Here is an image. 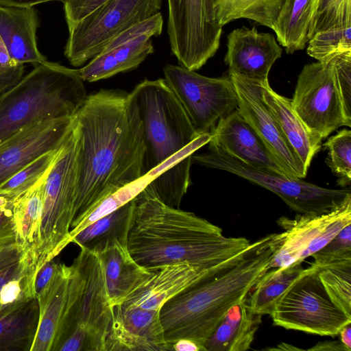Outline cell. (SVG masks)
<instances>
[{"mask_svg": "<svg viewBox=\"0 0 351 351\" xmlns=\"http://www.w3.org/2000/svg\"><path fill=\"white\" fill-rule=\"evenodd\" d=\"M12 202L8 197L0 195V208L12 205Z\"/></svg>", "mask_w": 351, "mask_h": 351, "instance_id": "54", "label": "cell"}, {"mask_svg": "<svg viewBox=\"0 0 351 351\" xmlns=\"http://www.w3.org/2000/svg\"><path fill=\"white\" fill-rule=\"evenodd\" d=\"M291 103L313 133L325 138L337 128L351 127L343 108L332 60L306 64L297 80Z\"/></svg>", "mask_w": 351, "mask_h": 351, "instance_id": "12", "label": "cell"}, {"mask_svg": "<svg viewBox=\"0 0 351 351\" xmlns=\"http://www.w3.org/2000/svg\"><path fill=\"white\" fill-rule=\"evenodd\" d=\"M130 95L143 125L145 176L200 135L165 79H145Z\"/></svg>", "mask_w": 351, "mask_h": 351, "instance_id": "5", "label": "cell"}, {"mask_svg": "<svg viewBox=\"0 0 351 351\" xmlns=\"http://www.w3.org/2000/svg\"><path fill=\"white\" fill-rule=\"evenodd\" d=\"M315 265L318 277L332 302L351 316V260Z\"/></svg>", "mask_w": 351, "mask_h": 351, "instance_id": "36", "label": "cell"}, {"mask_svg": "<svg viewBox=\"0 0 351 351\" xmlns=\"http://www.w3.org/2000/svg\"><path fill=\"white\" fill-rule=\"evenodd\" d=\"M38 24L34 7L0 5V37L17 63L34 65L47 60L37 46Z\"/></svg>", "mask_w": 351, "mask_h": 351, "instance_id": "23", "label": "cell"}, {"mask_svg": "<svg viewBox=\"0 0 351 351\" xmlns=\"http://www.w3.org/2000/svg\"><path fill=\"white\" fill-rule=\"evenodd\" d=\"M210 134L208 146L219 148L250 166L288 176L237 109L219 119Z\"/></svg>", "mask_w": 351, "mask_h": 351, "instance_id": "21", "label": "cell"}, {"mask_svg": "<svg viewBox=\"0 0 351 351\" xmlns=\"http://www.w3.org/2000/svg\"><path fill=\"white\" fill-rule=\"evenodd\" d=\"M136 198L84 228L71 238V243L100 254L116 245L128 246L136 213Z\"/></svg>", "mask_w": 351, "mask_h": 351, "instance_id": "28", "label": "cell"}, {"mask_svg": "<svg viewBox=\"0 0 351 351\" xmlns=\"http://www.w3.org/2000/svg\"><path fill=\"white\" fill-rule=\"evenodd\" d=\"M75 261L82 273L83 283L61 341L69 332L77 330L88 337L93 351H106L113 307L108 298L102 262L98 254L85 250H81Z\"/></svg>", "mask_w": 351, "mask_h": 351, "instance_id": "13", "label": "cell"}, {"mask_svg": "<svg viewBox=\"0 0 351 351\" xmlns=\"http://www.w3.org/2000/svg\"><path fill=\"white\" fill-rule=\"evenodd\" d=\"M313 263L323 265L351 260V223L343 227L326 245L314 253Z\"/></svg>", "mask_w": 351, "mask_h": 351, "instance_id": "41", "label": "cell"}, {"mask_svg": "<svg viewBox=\"0 0 351 351\" xmlns=\"http://www.w3.org/2000/svg\"><path fill=\"white\" fill-rule=\"evenodd\" d=\"M331 60L343 108L351 118V53L339 55Z\"/></svg>", "mask_w": 351, "mask_h": 351, "instance_id": "43", "label": "cell"}, {"mask_svg": "<svg viewBox=\"0 0 351 351\" xmlns=\"http://www.w3.org/2000/svg\"><path fill=\"white\" fill-rule=\"evenodd\" d=\"M79 69L45 61L0 95V143L34 123L73 117L87 94Z\"/></svg>", "mask_w": 351, "mask_h": 351, "instance_id": "4", "label": "cell"}, {"mask_svg": "<svg viewBox=\"0 0 351 351\" xmlns=\"http://www.w3.org/2000/svg\"><path fill=\"white\" fill-rule=\"evenodd\" d=\"M227 48L228 73L259 83L269 82L270 69L282 51L273 34L245 26L228 35Z\"/></svg>", "mask_w": 351, "mask_h": 351, "instance_id": "20", "label": "cell"}, {"mask_svg": "<svg viewBox=\"0 0 351 351\" xmlns=\"http://www.w3.org/2000/svg\"><path fill=\"white\" fill-rule=\"evenodd\" d=\"M285 0H215L219 24L247 19L272 29Z\"/></svg>", "mask_w": 351, "mask_h": 351, "instance_id": "34", "label": "cell"}, {"mask_svg": "<svg viewBox=\"0 0 351 351\" xmlns=\"http://www.w3.org/2000/svg\"><path fill=\"white\" fill-rule=\"evenodd\" d=\"M338 335L340 336L341 342L349 351H351V323L343 326Z\"/></svg>", "mask_w": 351, "mask_h": 351, "instance_id": "52", "label": "cell"}, {"mask_svg": "<svg viewBox=\"0 0 351 351\" xmlns=\"http://www.w3.org/2000/svg\"><path fill=\"white\" fill-rule=\"evenodd\" d=\"M223 268L206 269L190 264H175L152 269L149 279L121 304L160 311L168 300Z\"/></svg>", "mask_w": 351, "mask_h": 351, "instance_id": "22", "label": "cell"}, {"mask_svg": "<svg viewBox=\"0 0 351 351\" xmlns=\"http://www.w3.org/2000/svg\"><path fill=\"white\" fill-rule=\"evenodd\" d=\"M13 226L12 205L0 208V234Z\"/></svg>", "mask_w": 351, "mask_h": 351, "instance_id": "50", "label": "cell"}, {"mask_svg": "<svg viewBox=\"0 0 351 351\" xmlns=\"http://www.w3.org/2000/svg\"><path fill=\"white\" fill-rule=\"evenodd\" d=\"M162 27L163 18L162 14L159 12L152 16L132 25L120 33L106 45L102 51L110 49L144 35L151 37L158 36L161 34Z\"/></svg>", "mask_w": 351, "mask_h": 351, "instance_id": "42", "label": "cell"}, {"mask_svg": "<svg viewBox=\"0 0 351 351\" xmlns=\"http://www.w3.org/2000/svg\"><path fill=\"white\" fill-rule=\"evenodd\" d=\"M154 51L152 37L144 35L101 52L79 72L84 82L104 80L137 68Z\"/></svg>", "mask_w": 351, "mask_h": 351, "instance_id": "29", "label": "cell"}, {"mask_svg": "<svg viewBox=\"0 0 351 351\" xmlns=\"http://www.w3.org/2000/svg\"><path fill=\"white\" fill-rule=\"evenodd\" d=\"M22 64L15 62L10 56L8 51L0 37V73H9Z\"/></svg>", "mask_w": 351, "mask_h": 351, "instance_id": "47", "label": "cell"}, {"mask_svg": "<svg viewBox=\"0 0 351 351\" xmlns=\"http://www.w3.org/2000/svg\"><path fill=\"white\" fill-rule=\"evenodd\" d=\"M311 351H349L341 341H326L318 342L308 349Z\"/></svg>", "mask_w": 351, "mask_h": 351, "instance_id": "49", "label": "cell"}, {"mask_svg": "<svg viewBox=\"0 0 351 351\" xmlns=\"http://www.w3.org/2000/svg\"><path fill=\"white\" fill-rule=\"evenodd\" d=\"M245 299L226 312L204 343V351H245L250 348L263 315L254 312Z\"/></svg>", "mask_w": 351, "mask_h": 351, "instance_id": "27", "label": "cell"}, {"mask_svg": "<svg viewBox=\"0 0 351 351\" xmlns=\"http://www.w3.org/2000/svg\"><path fill=\"white\" fill-rule=\"evenodd\" d=\"M228 74L235 90L237 109L240 114L262 138L288 176L305 178L308 170L286 141L263 99L261 83L236 74Z\"/></svg>", "mask_w": 351, "mask_h": 351, "instance_id": "15", "label": "cell"}, {"mask_svg": "<svg viewBox=\"0 0 351 351\" xmlns=\"http://www.w3.org/2000/svg\"><path fill=\"white\" fill-rule=\"evenodd\" d=\"M155 178V176L149 172L138 180L99 200L89 208L78 220L71 224V241L72 237L86 226L136 198Z\"/></svg>", "mask_w": 351, "mask_h": 351, "instance_id": "35", "label": "cell"}, {"mask_svg": "<svg viewBox=\"0 0 351 351\" xmlns=\"http://www.w3.org/2000/svg\"><path fill=\"white\" fill-rule=\"evenodd\" d=\"M308 43V56L323 64L339 55L351 53V23L317 32Z\"/></svg>", "mask_w": 351, "mask_h": 351, "instance_id": "37", "label": "cell"}, {"mask_svg": "<svg viewBox=\"0 0 351 351\" xmlns=\"http://www.w3.org/2000/svg\"><path fill=\"white\" fill-rule=\"evenodd\" d=\"M74 118L49 119L30 125L0 143V185L29 163L59 149Z\"/></svg>", "mask_w": 351, "mask_h": 351, "instance_id": "16", "label": "cell"}, {"mask_svg": "<svg viewBox=\"0 0 351 351\" xmlns=\"http://www.w3.org/2000/svg\"><path fill=\"white\" fill-rule=\"evenodd\" d=\"M50 168L33 186L12 202L16 237L21 243L32 247L34 252L40 235L45 184Z\"/></svg>", "mask_w": 351, "mask_h": 351, "instance_id": "32", "label": "cell"}, {"mask_svg": "<svg viewBox=\"0 0 351 351\" xmlns=\"http://www.w3.org/2000/svg\"><path fill=\"white\" fill-rule=\"evenodd\" d=\"M36 258L32 247L21 243L14 226L0 234V313L36 298Z\"/></svg>", "mask_w": 351, "mask_h": 351, "instance_id": "18", "label": "cell"}, {"mask_svg": "<svg viewBox=\"0 0 351 351\" xmlns=\"http://www.w3.org/2000/svg\"><path fill=\"white\" fill-rule=\"evenodd\" d=\"M210 134L199 136L182 149L176 153L149 172L156 177L146 186L164 204L179 208L191 184L190 169L195 151L208 144Z\"/></svg>", "mask_w": 351, "mask_h": 351, "instance_id": "24", "label": "cell"}, {"mask_svg": "<svg viewBox=\"0 0 351 351\" xmlns=\"http://www.w3.org/2000/svg\"><path fill=\"white\" fill-rule=\"evenodd\" d=\"M83 283L77 263L58 264L50 282L37 295L39 318L30 351H57Z\"/></svg>", "mask_w": 351, "mask_h": 351, "instance_id": "14", "label": "cell"}, {"mask_svg": "<svg viewBox=\"0 0 351 351\" xmlns=\"http://www.w3.org/2000/svg\"><path fill=\"white\" fill-rule=\"evenodd\" d=\"M136 201L128 249L138 264L149 269L175 264L221 269L239 259L253 245L245 237L223 236L216 225L168 206L145 189Z\"/></svg>", "mask_w": 351, "mask_h": 351, "instance_id": "2", "label": "cell"}, {"mask_svg": "<svg viewBox=\"0 0 351 351\" xmlns=\"http://www.w3.org/2000/svg\"><path fill=\"white\" fill-rule=\"evenodd\" d=\"M77 136L74 219L105 196L143 176L142 122L130 93L100 89L75 115ZM71 223V224H72Z\"/></svg>", "mask_w": 351, "mask_h": 351, "instance_id": "1", "label": "cell"}, {"mask_svg": "<svg viewBox=\"0 0 351 351\" xmlns=\"http://www.w3.org/2000/svg\"><path fill=\"white\" fill-rule=\"evenodd\" d=\"M263 99L287 143L308 170L320 150L322 139L305 125L293 110L291 99L275 92L269 83H261Z\"/></svg>", "mask_w": 351, "mask_h": 351, "instance_id": "25", "label": "cell"}, {"mask_svg": "<svg viewBox=\"0 0 351 351\" xmlns=\"http://www.w3.org/2000/svg\"><path fill=\"white\" fill-rule=\"evenodd\" d=\"M102 262L110 305L123 303L153 275L154 270L138 264L128 246L116 245L98 254Z\"/></svg>", "mask_w": 351, "mask_h": 351, "instance_id": "26", "label": "cell"}, {"mask_svg": "<svg viewBox=\"0 0 351 351\" xmlns=\"http://www.w3.org/2000/svg\"><path fill=\"white\" fill-rule=\"evenodd\" d=\"M271 236L254 242L239 260L185 289L161 307L160 318L167 343L186 338L203 348L226 312L245 299L269 269L274 253L269 244Z\"/></svg>", "mask_w": 351, "mask_h": 351, "instance_id": "3", "label": "cell"}, {"mask_svg": "<svg viewBox=\"0 0 351 351\" xmlns=\"http://www.w3.org/2000/svg\"><path fill=\"white\" fill-rule=\"evenodd\" d=\"M350 202L351 195L339 206L324 214L298 215L293 219L286 217L279 219L278 223L284 231L280 234H272L269 241L274 250L269 269L302 263L319 250L324 231Z\"/></svg>", "mask_w": 351, "mask_h": 351, "instance_id": "17", "label": "cell"}, {"mask_svg": "<svg viewBox=\"0 0 351 351\" xmlns=\"http://www.w3.org/2000/svg\"><path fill=\"white\" fill-rule=\"evenodd\" d=\"M60 148L41 155L2 183L0 195L12 202L33 186L50 168Z\"/></svg>", "mask_w": 351, "mask_h": 351, "instance_id": "38", "label": "cell"}, {"mask_svg": "<svg viewBox=\"0 0 351 351\" xmlns=\"http://www.w3.org/2000/svg\"><path fill=\"white\" fill-rule=\"evenodd\" d=\"M328 151L326 164L338 178L337 183L341 187L350 186L351 182V131L343 129L330 136L324 144Z\"/></svg>", "mask_w": 351, "mask_h": 351, "instance_id": "39", "label": "cell"}, {"mask_svg": "<svg viewBox=\"0 0 351 351\" xmlns=\"http://www.w3.org/2000/svg\"><path fill=\"white\" fill-rule=\"evenodd\" d=\"M193 162L207 168L237 175L262 186L280 197L293 210L302 215L328 213L351 195L348 189H332L250 166L219 148L208 146V151L193 155Z\"/></svg>", "mask_w": 351, "mask_h": 351, "instance_id": "7", "label": "cell"}, {"mask_svg": "<svg viewBox=\"0 0 351 351\" xmlns=\"http://www.w3.org/2000/svg\"><path fill=\"white\" fill-rule=\"evenodd\" d=\"M23 64L11 72L0 73V95L18 82L23 77Z\"/></svg>", "mask_w": 351, "mask_h": 351, "instance_id": "46", "label": "cell"}, {"mask_svg": "<svg viewBox=\"0 0 351 351\" xmlns=\"http://www.w3.org/2000/svg\"><path fill=\"white\" fill-rule=\"evenodd\" d=\"M54 1L62 2L64 0H0V5L34 7L40 3Z\"/></svg>", "mask_w": 351, "mask_h": 351, "instance_id": "51", "label": "cell"}, {"mask_svg": "<svg viewBox=\"0 0 351 351\" xmlns=\"http://www.w3.org/2000/svg\"><path fill=\"white\" fill-rule=\"evenodd\" d=\"M171 344V349L174 351H203L201 345L190 339H179Z\"/></svg>", "mask_w": 351, "mask_h": 351, "instance_id": "48", "label": "cell"}, {"mask_svg": "<svg viewBox=\"0 0 351 351\" xmlns=\"http://www.w3.org/2000/svg\"><path fill=\"white\" fill-rule=\"evenodd\" d=\"M167 33L180 65L191 71L204 66L217 52L222 27L215 0H167Z\"/></svg>", "mask_w": 351, "mask_h": 351, "instance_id": "10", "label": "cell"}, {"mask_svg": "<svg viewBox=\"0 0 351 351\" xmlns=\"http://www.w3.org/2000/svg\"><path fill=\"white\" fill-rule=\"evenodd\" d=\"M348 23H351V0L317 1L313 36L317 32Z\"/></svg>", "mask_w": 351, "mask_h": 351, "instance_id": "40", "label": "cell"}, {"mask_svg": "<svg viewBox=\"0 0 351 351\" xmlns=\"http://www.w3.org/2000/svg\"><path fill=\"white\" fill-rule=\"evenodd\" d=\"M162 0H108L69 29L64 55L80 66L120 33L160 12Z\"/></svg>", "mask_w": 351, "mask_h": 351, "instance_id": "9", "label": "cell"}, {"mask_svg": "<svg viewBox=\"0 0 351 351\" xmlns=\"http://www.w3.org/2000/svg\"><path fill=\"white\" fill-rule=\"evenodd\" d=\"M108 0H64V15L68 28L84 19Z\"/></svg>", "mask_w": 351, "mask_h": 351, "instance_id": "44", "label": "cell"}, {"mask_svg": "<svg viewBox=\"0 0 351 351\" xmlns=\"http://www.w3.org/2000/svg\"><path fill=\"white\" fill-rule=\"evenodd\" d=\"M163 72L198 135L210 133L217 121L237 108L230 75L209 77L181 65L167 64Z\"/></svg>", "mask_w": 351, "mask_h": 351, "instance_id": "11", "label": "cell"}, {"mask_svg": "<svg viewBox=\"0 0 351 351\" xmlns=\"http://www.w3.org/2000/svg\"><path fill=\"white\" fill-rule=\"evenodd\" d=\"M38 318L36 298L10 311L0 313V350L30 351Z\"/></svg>", "mask_w": 351, "mask_h": 351, "instance_id": "31", "label": "cell"}, {"mask_svg": "<svg viewBox=\"0 0 351 351\" xmlns=\"http://www.w3.org/2000/svg\"><path fill=\"white\" fill-rule=\"evenodd\" d=\"M306 270L301 263L269 269L247 295V303L254 312L270 315L287 290Z\"/></svg>", "mask_w": 351, "mask_h": 351, "instance_id": "33", "label": "cell"}, {"mask_svg": "<svg viewBox=\"0 0 351 351\" xmlns=\"http://www.w3.org/2000/svg\"><path fill=\"white\" fill-rule=\"evenodd\" d=\"M318 0H285L272 29L287 53L305 48L313 36Z\"/></svg>", "mask_w": 351, "mask_h": 351, "instance_id": "30", "label": "cell"}, {"mask_svg": "<svg viewBox=\"0 0 351 351\" xmlns=\"http://www.w3.org/2000/svg\"><path fill=\"white\" fill-rule=\"evenodd\" d=\"M58 267V264L50 261L36 273L34 281V292L37 295L50 282Z\"/></svg>", "mask_w": 351, "mask_h": 351, "instance_id": "45", "label": "cell"}, {"mask_svg": "<svg viewBox=\"0 0 351 351\" xmlns=\"http://www.w3.org/2000/svg\"><path fill=\"white\" fill-rule=\"evenodd\" d=\"M77 136L75 125L60 147L48 173L40 235L35 249L36 273L70 243L74 219Z\"/></svg>", "mask_w": 351, "mask_h": 351, "instance_id": "6", "label": "cell"}, {"mask_svg": "<svg viewBox=\"0 0 351 351\" xmlns=\"http://www.w3.org/2000/svg\"><path fill=\"white\" fill-rule=\"evenodd\" d=\"M169 351L160 311L123 304L113 306L106 351Z\"/></svg>", "mask_w": 351, "mask_h": 351, "instance_id": "19", "label": "cell"}, {"mask_svg": "<svg viewBox=\"0 0 351 351\" xmlns=\"http://www.w3.org/2000/svg\"><path fill=\"white\" fill-rule=\"evenodd\" d=\"M267 350H301L300 348H296L294 346L282 343L280 345H278L276 347L267 348Z\"/></svg>", "mask_w": 351, "mask_h": 351, "instance_id": "53", "label": "cell"}, {"mask_svg": "<svg viewBox=\"0 0 351 351\" xmlns=\"http://www.w3.org/2000/svg\"><path fill=\"white\" fill-rule=\"evenodd\" d=\"M269 315L275 326L332 337L351 323V316L328 295L313 263L287 290Z\"/></svg>", "mask_w": 351, "mask_h": 351, "instance_id": "8", "label": "cell"}]
</instances>
